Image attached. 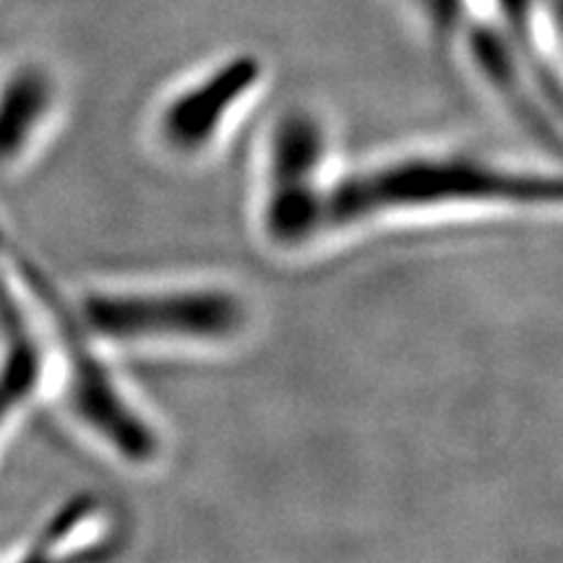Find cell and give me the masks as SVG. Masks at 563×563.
I'll return each mask as SVG.
<instances>
[{"mask_svg": "<svg viewBox=\"0 0 563 563\" xmlns=\"http://www.w3.org/2000/svg\"><path fill=\"white\" fill-rule=\"evenodd\" d=\"M563 207V175L506 170L464 157H415L327 188L321 232L397 211L446 207Z\"/></svg>", "mask_w": 563, "mask_h": 563, "instance_id": "cell-1", "label": "cell"}, {"mask_svg": "<svg viewBox=\"0 0 563 563\" xmlns=\"http://www.w3.org/2000/svg\"><path fill=\"white\" fill-rule=\"evenodd\" d=\"M249 308L220 287L89 295L81 327L110 342H224L243 332Z\"/></svg>", "mask_w": 563, "mask_h": 563, "instance_id": "cell-2", "label": "cell"}, {"mask_svg": "<svg viewBox=\"0 0 563 563\" xmlns=\"http://www.w3.org/2000/svg\"><path fill=\"white\" fill-rule=\"evenodd\" d=\"M40 298L53 313L60 342L66 347L68 399L74 412L108 443L112 452L131 462H150L159 449L157 433L152 431L144 415L125 399V394L118 389L110 371L97 361V355L87 344V334H81L79 323L60 306L55 292L47 290Z\"/></svg>", "mask_w": 563, "mask_h": 563, "instance_id": "cell-3", "label": "cell"}, {"mask_svg": "<svg viewBox=\"0 0 563 563\" xmlns=\"http://www.w3.org/2000/svg\"><path fill=\"white\" fill-rule=\"evenodd\" d=\"M321 157L323 136L311 118L290 115L277 125L264 199V230L277 245H302L321 235Z\"/></svg>", "mask_w": 563, "mask_h": 563, "instance_id": "cell-4", "label": "cell"}, {"mask_svg": "<svg viewBox=\"0 0 563 563\" xmlns=\"http://www.w3.org/2000/svg\"><path fill=\"white\" fill-rule=\"evenodd\" d=\"M258 81V63L253 58L232 60L199 87L183 91L170 108L162 112L159 131L175 152H199L222 129L230 110L243 100Z\"/></svg>", "mask_w": 563, "mask_h": 563, "instance_id": "cell-5", "label": "cell"}, {"mask_svg": "<svg viewBox=\"0 0 563 563\" xmlns=\"http://www.w3.org/2000/svg\"><path fill=\"white\" fill-rule=\"evenodd\" d=\"M0 321L5 332L3 361H0V431H3L11 415L32 397L40 382V352L3 287H0Z\"/></svg>", "mask_w": 563, "mask_h": 563, "instance_id": "cell-6", "label": "cell"}, {"mask_svg": "<svg viewBox=\"0 0 563 563\" xmlns=\"http://www.w3.org/2000/svg\"><path fill=\"white\" fill-rule=\"evenodd\" d=\"M51 108V87L37 70H24L0 95V165L16 159Z\"/></svg>", "mask_w": 563, "mask_h": 563, "instance_id": "cell-7", "label": "cell"}, {"mask_svg": "<svg viewBox=\"0 0 563 563\" xmlns=\"http://www.w3.org/2000/svg\"><path fill=\"white\" fill-rule=\"evenodd\" d=\"M76 522H79V514L76 509H66L60 514V519L55 525L47 527V532L42 534V540L24 555L19 563H89L95 561L91 551H74L70 540H74Z\"/></svg>", "mask_w": 563, "mask_h": 563, "instance_id": "cell-8", "label": "cell"}, {"mask_svg": "<svg viewBox=\"0 0 563 563\" xmlns=\"http://www.w3.org/2000/svg\"><path fill=\"white\" fill-rule=\"evenodd\" d=\"M5 249V238H3V228H0V251Z\"/></svg>", "mask_w": 563, "mask_h": 563, "instance_id": "cell-9", "label": "cell"}]
</instances>
